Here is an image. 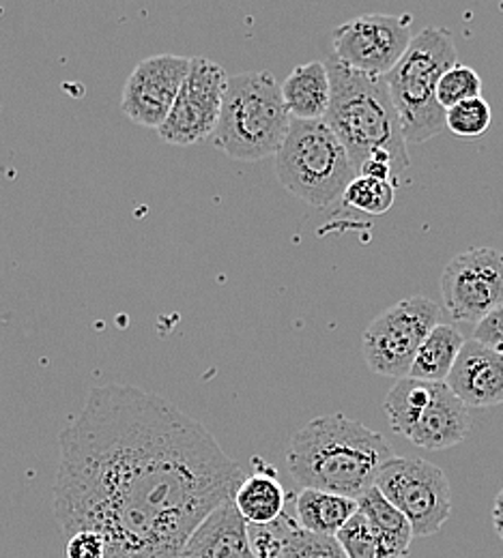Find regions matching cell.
<instances>
[{
    "instance_id": "obj_1",
    "label": "cell",
    "mask_w": 503,
    "mask_h": 558,
    "mask_svg": "<svg viewBox=\"0 0 503 558\" xmlns=\"http://www.w3.org/2000/svg\"><path fill=\"white\" fill-rule=\"evenodd\" d=\"M59 442L55 515L68 537L99 533L106 558H181L248 477L203 423L132 385L93 387Z\"/></svg>"
},
{
    "instance_id": "obj_2",
    "label": "cell",
    "mask_w": 503,
    "mask_h": 558,
    "mask_svg": "<svg viewBox=\"0 0 503 558\" xmlns=\"http://www.w3.org/2000/svg\"><path fill=\"white\" fill-rule=\"evenodd\" d=\"M396 456L383 434L340 413L306 423L288 440L287 462L303 489H323L354 500L376 486Z\"/></svg>"
},
{
    "instance_id": "obj_3",
    "label": "cell",
    "mask_w": 503,
    "mask_h": 558,
    "mask_svg": "<svg viewBox=\"0 0 503 558\" xmlns=\"http://www.w3.org/2000/svg\"><path fill=\"white\" fill-rule=\"evenodd\" d=\"M332 80V104L325 123L347 146L356 170L376 153H387L398 174L409 168L407 140L392 101L385 77L366 75L340 65L334 57L325 61Z\"/></svg>"
},
{
    "instance_id": "obj_4",
    "label": "cell",
    "mask_w": 503,
    "mask_h": 558,
    "mask_svg": "<svg viewBox=\"0 0 503 558\" xmlns=\"http://www.w3.org/2000/svg\"><path fill=\"white\" fill-rule=\"evenodd\" d=\"M292 117L283 84L270 71L228 75L214 144L232 159L259 161L278 153Z\"/></svg>"
},
{
    "instance_id": "obj_5",
    "label": "cell",
    "mask_w": 503,
    "mask_h": 558,
    "mask_svg": "<svg viewBox=\"0 0 503 558\" xmlns=\"http://www.w3.org/2000/svg\"><path fill=\"white\" fill-rule=\"evenodd\" d=\"M458 63L452 31L427 26L400 63L385 75L407 144H422L445 130V110L436 101L441 75Z\"/></svg>"
},
{
    "instance_id": "obj_6",
    "label": "cell",
    "mask_w": 503,
    "mask_h": 558,
    "mask_svg": "<svg viewBox=\"0 0 503 558\" xmlns=\"http://www.w3.org/2000/svg\"><path fill=\"white\" fill-rule=\"evenodd\" d=\"M276 172L292 196L316 209L343 201L358 177L347 146L325 121L299 119L276 153Z\"/></svg>"
},
{
    "instance_id": "obj_7",
    "label": "cell",
    "mask_w": 503,
    "mask_h": 558,
    "mask_svg": "<svg viewBox=\"0 0 503 558\" xmlns=\"http://www.w3.org/2000/svg\"><path fill=\"white\" fill-rule=\"evenodd\" d=\"M441 325V307L422 294L403 299L379 314L361 338L363 359L379 376L409 378L418 350Z\"/></svg>"
},
{
    "instance_id": "obj_8",
    "label": "cell",
    "mask_w": 503,
    "mask_h": 558,
    "mask_svg": "<svg viewBox=\"0 0 503 558\" xmlns=\"http://www.w3.org/2000/svg\"><path fill=\"white\" fill-rule=\"evenodd\" d=\"M376 488L407 515L416 537L439 533L452 513L450 482L429 460L394 458L381 471Z\"/></svg>"
},
{
    "instance_id": "obj_9",
    "label": "cell",
    "mask_w": 503,
    "mask_h": 558,
    "mask_svg": "<svg viewBox=\"0 0 503 558\" xmlns=\"http://www.w3.org/2000/svg\"><path fill=\"white\" fill-rule=\"evenodd\" d=\"M411 13L358 15L334 28V59L349 70L385 77L400 63L416 37L411 35Z\"/></svg>"
},
{
    "instance_id": "obj_10",
    "label": "cell",
    "mask_w": 503,
    "mask_h": 558,
    "mask_svg": "<svg viewBox=\"0 0 503 558\" xmlns=\"http://www.w3.org/2000/svg\"><path fill=\"white\" fill-rule=\"evenodd\" d=\"M443 310L454 323L478 325L503 305V254L471 247L456 254L441 276Z\"/></svg>"
},
{
    "instance_id": "obj_11",
    "label": "cell",
    "mask_w": 503,
    "mask_h": 558,
    "mask_svg": "<svg viewBox=\"0 0 503 558\" xmlns=\"http://www.w3.org/2000/svg\"><path fill=\"white\" fill-rule=\"evenodd\" d=\"M226 82L228 75L216 61L205 57L192 59V68L179 90V97L164 125L157 130L159 138L177 146H190L214 138Z\"/></svg>"
},
{
    "instance_id": "obj_12",
    "label": "cell",
    "mask_w": 503,
    "mask_h": 558,
    "mask_svg": "<svg viewBox=\"0 0 503 558\" xmlns=\"http://www.w3.org/2000/svg\"><path fill=\"white\" fill-rule=\"evenodd\" d=\"M190 68L192 59L177 54L144 59L125 82L121 97L123 114L136 125L159 130L179 97Z\"/></svg>"
},
{
    "instance_id": "obj_13",
    "label": "cell",
    "mask_w": 503,
    "mask_h": 558,
    "mask_svg": "<svg viewBox=\"0 0 503 558\" xmlns=\"http://www.w3.org/2000/svg\"><path fill=\"white\" fill-rule=\"evenodd\" d=\"M445 385L467 409L503 404V354L469 340L460 350Z\"/></svg>"
},
{
    "instance_id": "obj_14",
    "label": "cell",
    "mask_w": 503,
    "mask_h": 558,
    "mask_svg": "<svg viewBox=\"0 0 503 558\" xmlns=\"http://www.w3.org/2000/svg\"><path fill=\"white\" fill-rule=\"evenodd\" d=\"M471 429L469 409L452 393L445 383H436L429 404L407 429L405 438L416 447L429 451H443L460 445Z\"/></svg>"
},
{
    "instance_id": "obj_15",
    "label": "cell",
    "mask_w": 503,
    "mask_h": 558,
    "mask_svg": "<svg viewBox=\"0 0 503 558\" xmlns=\"http://www.w3.org/2000/svg\"><path fill=\"white\" fill-rule=\"evenodd\" d=\"M181 558H256L250 544V524L232 500L219 505L183 546Z\"/></svg>"
},
{
    "instance_id": "obj_16",
    "label": "cell",
    "mask_w": 503,
    "mask_h": 558,
    "mask_svg": "<svg viewBox=\"0 0 503 558\" xmlns=\"http://www.w3.org/2000/svg\"><path fill=\"white\" fill-rule=\"evenodd\" d=\"M256 473L245 477L235 492L232 502L250 526H267L287 513V489L280 484L276 469L259 460Z\"/></svg>"
},
{
    "instance_id": "obj_17",
    "label": "cell",
    "mask_w": 503,
    "mask_h": 558,
    "mask_svg": "<svg viewBox=\"0 0 503 558\" xmlns=\"http://www.w3.org/2000/svg\"><path fill=\"white\" fill-rule=\"evenodd\" d=\"M283 97L292 119L325 121L332 104V80L327 65L321 61L297 65L283 84Z\"/></svg>"
},
{
    "instance_id": "obj_18",
    "label": "cell",
    "mask_w": 503,
    "mask_h": 558,
    "mask_svg": "<svg viewBox=\"0 0 503 558\" xmlns=\"http://www.w3.org/2000/svg\"><path fill=\"white\" fill-rule=\"evenodd\" d=\"M358 511V500L323 489H301L295 498L297 524L303 531L316 535L336 537Z\"/></svg>"
},
{
    "instance_id": "obj_19",
    "label": "cell",
    "mask_w": 503,
    "mask_h": 558,
    "mask_svg": "<svg viewBox=\"0 0 503 558\" xmlns=\"http://www.w3.org/2000/svg\"><path fill=\"white\" fill-rule=\"evenodd\" d=\"M358 502H360L361 513L370 520V524L383 537L390 557H407L411 542L416 537L407 515L398 507H394L376 486L368 489Z\"/></svg>"
},
{
    "instance_id": "obj_20",
    "label": "cell",
    "mask_w": 503,
    "mask_h": 558,
    "mask_svg": "<svg viewBox=\"0 0 503 558\" xmlns=\"http://www.w3.org/2000/svg\"><path fill=\"white\" fill-rule=\"evenodd\" d=\"M463 333L452 325H439L432 329L427 342L418 350L409 378L427 383H445L460 350L465 347Z\"/></svg>"
},
{
    "instance_id": "obj_21",
    "label": "cell",
    "mask_w": 503,
    "mask_h": 558,
    "mask_svg": "<svg viewBox=\"0 0 503 558\" xmlns=\"http://www.w3.org/2000/svg\"><path fill=\"white\" fill-rule=\"evenodd\" d=\"M283 558H349L336 537L303 531L287 513Z\"/></svg>"
},
{
    "instance_id": "obj_22",
    "label": "cell",
    "mask_w": 503,
    "mask_h": 558,
    "mask_svg": "<svg viewBox=\"0 0 503 558\" xmlns=\"http://www.w3.org/2000/svg\"><path fill=\"white\" fill-rule=\"evenodd\" d=\"M493 112L484 97L463 101L445 112V130L458 140H478L491 128Z\"/></svg>"
},
{
    "instance_id": "obj_23",
    "label": "cell",
    "mask_w": 503,
    "mask_h": 558,
    "mask_svg": "<svg viewBox=\"0 0 503 558\" xmlns=\"http://www.w3.org/2000/svg\"><path fill=\"white\" fill-rule=\"evenodd\" d=\"M396 185L390 181H376L368 177H356L347 187L343 203L366 215H383L394 207Z\"/></svg>"
},
{
    "instance_id": "obj_24",
    "label": "cell",
    "mask_w": 503,
    "mask_h": 558,
    "mask_svg": "<svg viewBox=\"0 0 503 558\" xmlns=\"http://www.w3.org/2000/svg\"><path fill=\"white\" fill-rule=\"evenodd\" d=\"M336 539L340 542L349 558H392L385 548L383 537L376 533V529L361 511L345 524Z\"/></svg>"
},
{
    "instance_id": "obj_25",
    "label": "cell",
    "mask_w": 503,
    "mask_h": 558,
    "mask_svg": "<svg viewBox=\"0 0 503 558\" xmlns=\"http://www.w3.org/2000/svg\"><path fill=\"white\" fill-rule=\"evenodd\" d=\"M476 97H482V77L474 68L456 63L441 75L436 86V101L445 112Z\"/></svg>"
},
{
    "instance_id": "obj_26",
    "label": "cell",
    "mask_w": 503,
    "mask_h": 558,
    "mask_svg": "<svg viewBox=\"0 0 503 558\" xmlns=\"http://www.w3.org/2000/svg\"><path fill=\"white\" fill-rule=\"evenodd\" d=\"M287 513L267 526H250V544L256 558H283Z\"/></svg>"
},
{
    "instance_id": "obj_27",
    "label": "cell",
    "mask_w": 503,
    "mask_h": 558,
    "mask_svg": "<svg viewBox=\"0 0 503 558\" xmlns=\"http://www.w3.org/2000/svg\"><path fill=\"white\" fill-rule=\"evenodd\" d=\"M65 558H106V542L99 533L80 531L68 537Z\"/></svg>"
},
{
    "instance_id": "obj_28",
    "label": "cell",
    "mask_w": 503,
    "mask_h": 558,
    "mask_svg": "<svg viewBox=\"0 0 503 558\" xmlns=\"http://www.w3.org/2000/svg\"><path fill=\"white\" fill-rule=\"evenodd\" d=\"M474 340L484 344L487 349L502 352L503 354V305L495 312H491L482 323L474 329Z\"/></svg>"
},
{
    "instance_id": "obj_29",
    "label": "cell",
    "mask_w": 503,
    "mask_h": 558,
    "mask_svg": "<svg viewBox=\"0 0 503 558\" xmlns=\"http://www.w3.org/2000/svg\"><path fill=\"white\" fill-rule=\"evenodd\" d=\"M493 526L503 542V489L498 494L495 505H493Z\"/></svg>"
}]
</instances>
